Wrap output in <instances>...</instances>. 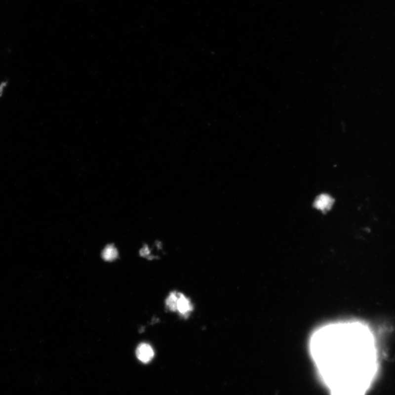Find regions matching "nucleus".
<instances>
[{"instance_id":"obj_2","label":"nucleus","mask_w":395,"mask_h":395,"mask_svg":"<svg viewBox=\"0 0 395 395\" xmlns=\"http://www.w3.org/2000/svg\"><path fill=\"white\" fill-rule=\"evenodd\" d=\"M136 356L142 363H148L154 357L155 352L150 345L142 343L136 349Z\"/></svg>"},{"instance_id":"obj_6","label":"nucleus","mask_w":395,"mask_h":395,"mask_svg":"<svg viewBox=\"0 0 395 395\" xmlns=\"http://www.w3.org/2000/svg\"><path fill=\"white\" fill-rule=\"evenodd\" d=\"M179 295V293L173 291L167 296L166 300V307L172 312H175L177 311V304Z\"/></svg>"},{"instance_id":"obj_4","label":"nucleus","mask_w":395,"mask_h":395,"mask_svg":"<svg viewBox=\"0 0 395 395\" xmlns=\"http://www.w3.org/2000/svg\"><path fill=\"white\" fill-rule=\"evenodd\" d=\"M194 310V307L189 298L185 295L179 293L177 304V311L184 317L189 315Z\"/></svg>"},{"instance_id":"obj_5","label":"nucleus","mask_w":395,"mask_h":395,"mask_svg":"<svg viewBox=\"0 0 395 395\" xmlns=\"http://www.w3.org/2000/svg\"><path fill=\"white\" fill-rule=\"evenodd\" d=\"M118 252L113 245H107L102 252V258L107 261H112L117 258Z\"/></svg>"},{"instance_id":"obj_3","label":"nucleus","mask_w":395,"mask_h":395,"mask_svg":"<svg viewBox=\"0 0 395 395\" xmlns=\"http://www.w3.org/2000/svg\"><path fill=\"white\" fill-rule=\"evenodd\" d=\"M334 199L332 197L327 194L320 195L316 198L314 206L316 209L323 212L329 211L334 204Z\"/></svg>"},{"instance_id":"obj_1","label":"nucleus","mask_w":395,"mask_h":395,"mask_svg":"<svg viewBox=\"0 0 395 395\" xmlns=\"http://www.w3.org/2000/svg\"><path fill=\"white\" fill-rule=\"evenodd\" d=\"M311 347L321 361L370 367L375 360L374 335L367 325L355 321L334 323L316 331Z\"/></svg>"}]
</instances>
